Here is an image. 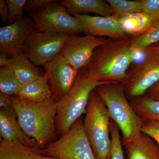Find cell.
<instances>
[{"label": "cell", "instance_id": "obj_1", "mask_svg": "<svg viewBox=\"0 0 159 159\" xmlns=\"http://www.w3.org/2000/svg\"><path fill=\"white\" fill-rule=\"evenodd\" d=\"M131 39L111 38L97 47L85 67L89 77L97 81L124 84L136 52L132 47Z\"/></svg>", "mask_w": 159, "mask_h": 159}, {"label": "cell", "instance_id": "obj_2", "mask_svg": "<svg viewBox=\"0 0 159 159\" xmlns=\"http://www.w3.org/2000/svg\"><path fill=\"white\" fill-rule=\"evenodd\" d=\"M11 97L20 126L41 149L58 139L56 128L58 100L53 98L45 102H34Z\"/></svg>", "mask_w": 159, "mask_h": 159}, {"label": "cell", "instance_id": "obj_3", "mask_svg": "<svg viewBox=\"0 0 159 159\" xmlns=\"http://www.w3.org/2000/svg\"><path fill=\"white\" fill-rule=\"evenodd\" d=\"M119 83L99 81L91 78L85 68L78 70L77 79L67 94L58 100L56 128L58 138L70 129L76 121L85 114L91 93L103 84Z\"/></svg>", "mask_w": 159, "mask_h": 159}, {"label": "cell", "instance_id": "obj_4", "mask_svg": "<svg viewBox=\"0 0 159 159\" xmlns=\"http://www.w3.org/2000/svg\"><path fill=\"white\" fill-rule=\"evenodd\" d=\"M95 90L105 103L111 119L119 126L122 134V144L142 132L143 121L128 101L124 84L120 83L103 84Z\"/></svg>", "mask_w": 159, "mask_h": 159}, {"label": "cell", "instance_id": "obj_5", "mask_svg": "<svg viewBox=\"0 0 159 159\" xmlns=\"http://www.w3.org/2000/svg\"><path fill=\"white\" fill-rule=\"evenodd\" d=\"M83 119L84 128L96 159H111V118L97 92L91 93Z\"/></svg>", "mask_w": 159, "mask_h": 159}, {"label": "cell", "instance_id": "obj_6", "mask_svg": "<svg viewBox=\"0 0 159 159\" xmlns=\"http://www.w3.org/2000/svg\"><path fill=\"white\" fill-rule=\"evenodd\" d=\"M41 152L59 159H96L84 131L82 116L66 134L46 145Z\"/></svg>", "mask_w": 159, "mask_h": 159}, {"label": "cell", "instance_id": "obj_7", "mask_svg": "<svg viewBox=\"0 0 159 159\" xmlns=\"http://www.w3.org/2000/svg\"><path fill=\"white\" fill-rule=\"evenodd\" d=\"M143 59L128 70L124 86L128 99L144 96L159 80V47L144 50Z\"/></svg>", "mask_w": 159, "mask_h": 159}, {"label": "cell", "instance_id": "obj_8", "mask_svg": "<svg viewBox=\"0 0 159 159\" xmlns=\"http://www.w3.org/2000/svg\"><path fill=\"white\" fill-rule=\"evenodd\" d=\"M29 15L35 29L39 31L71 35L83 33L77 18L70 14L57 1Z\"/></svg>", "mask_w": 159, "mask_h": 159}, {"label": "cell", "instance_id": "obj_9", "mask_svg": "<svg viewBox=\"0 0 159 159\" xmlns=\"http://www.w3.org/2000/svg\"><path fill=\"white\" fill-rule=\"evenodd\" d=\"M70 35L35 29L24 43L22 51L34 65L44 66L61 53Z\"/></svg>", "mask_w": 159, "mask_h": 159}, {"label": "cell", "instance_id": "obj_10", "mask_svg": "<svg viewBox=\"0 0 159 159\" xmlns=\"http://www.w3.org/2000/svg\"><path fill=\"white\" fill-rule=\"evenodd\" d=\"M111 38L86 34L70 35L63 46L61 54L77 70L85 68L97 47Z\"/></svg>", "mask_w": 159, "mask_h": 159}, {"label": "cell", "instance_id": "obj_11", "mask_svg": "<svg viewBox=\"0 0 159 159\" xmlns=\"http://www.w3.org/2000/svg\"><path fill=\"white\" fill-rule=\"evenodd\" d=\"M43 66L52 97L59 100L74 85L78 71L72 66L61 53Z\"/></svg>", "mask_w": 159, "mask_h": 159}, {"label": "cell", "instance_id": "obj_12", "mask_svg": "<svg viewBox=\"0 0 159 159\" xmlns=\"http://www.w3.org/2000/svg\"><path fill=\"white\" fill-rule=\"evenodd\" d=\"M33 21L28 16L0 28V51L11 56L22 51L24 43L34 31Z\"/></svg>", "mask_w": 159, "mask_h": 159}, {"label": "cell", "instance_id": "obj_13", "mask_svg": "<svg viewBox=\"0 0 159 159\" xmlns=\"http://www.w3.org/2000/svg\"><path fill=\"white\" fill-rule=\"evenodd\" d=\"M74 16L79 21L83 33L86 34L115 39L129 38L120 29L119 19L115 16H91L89 15Z\"/></svg>", "mask_w": 159, "mask_h": 159}, {"label": "cell", "instance_id": "obj_14", "mask_svg": "<svg viewBox=\"0 0 159 159\" xmlns=\"http://www.w3.org/2000/svg\"><path fill=\"white\" fill-rule=\"evenodd\" d=\"M0 136L2 140L41 150L34 139L27 135L20 126L13 107L0 109Z\"/></svg>", "mask_w": 159, "mask_h": 159}, {"label": "cell", "instance_id": "obj_15", "mask_svg": "<svg viewBox=\"0 0 159 159\" xmlns=\"http://www.w3.org/2000/svg\"><path fill=\"white\" fill-rule=\"evenodd\" d=\"M127 159H159V145L146 134L141 132L122 144Z\"/></svg>", "mask_w": 159, "mask_h": 159}, {"label": "cell", "instance_id": "obj_16", "mask_svg": "<svg viewBox=\"0 0 159 159\" xmlns=\"http://www.w3.org/2000/svg\"><path fill=\"white\" fill-rule=\"evenodd\" d=\"M57 2L64 6L73 16L88 15L89 13L101 16H114L107 1L104 0H60Z\"/></svg>", "mask_w": 159, "mask_h": 159}, {"label": "cell", "instance_id": "obj_17", "mask_svg": "<svg viewBox=\"0 0 159 159\" xmlns=\"http://www.w3.org/2000/svg\"><path fill=\"white\" fill-rule=\"evenodd\" d=\"M9 57L7 67L11 69L22 85L39 79L44 74L28 59L22 51Z\"/></svg>", "mask_w": 159, "mask_h": 159}, {"label": "cell", "instance_id": "obj_18", "mask_svg": "<svg viewBox=\"0 0 159 159\" xmlns=\"http://www.w3.org/2000/svg\"><path fill=\"white\" fill-rule=\"evenodd\" d=\"M15 97L34 102H43L53 99L45 72L43 76L26 84H23Z\"/></svg>", "mask_w": 159, "mask_h": 159}, {"label": "cell", "instance_id": "obj_19", "mask_svg": "<svg viewBox=\"0 0 159 159\" xmlns=\"http://www.w3.org/2000/svg\"><path fill=\"white\" fill-rule=\"evenodd\" d=\"M156 22L145 12L126 15L119 19L120 29L128 37H137L144 33Z\"/></svg>", "mask_w": 159, "mask_h": 159}, {"label": "cell", "instance_id": "obj_20", "mask_svg": "<svg viewBox=\"0 0 159 159\" xmlns=\"http://www.w3.org/2000/svg\"><path fill=\"white\" fill-rule=\"evenodd\" d=\"M41 150L1 139L0 159H37Z\"/></svg>", "mask_w": 159, "mask_h": 159}, {"label": "cell", "instance_id": "obj_21", "mask_svg": "<svg viewBox=\"0 0 159 159\" xmlns=\"http://www.w3.org/2000/svg\"><path fill=\"white\" fill-rule=\"evenodd\" d=\"M132 107L143 121L159 120V101L143 97L129 99Z\"/></svg>", "mask_w": 159, "mask_h": 159}, {"label": "cell", "instance_id": "obj_22", "mask_svg": "<svg viewBox=\"0 0 159 159\" xmlns=\"http://www.w3.org/2000/svg\"><path fill=\"white\" fill-rule=\"evenodd\" d=\"M159 43V20L155 22L144 33L132 38L131 45L136 51H144Z\"/></svg>", "mask_w": 159, "mask_h": 159}, {"label": "cell", "instance_id": "obj_23", "mask_svg": "<svg viewBox=\"0 0 159 159\" xmlns=\"http://www.w3.org/2000/svg\"><path fill=\"white\" fill-rule=\"evenodd\" d=\"M114 16L118 19L131 13L143 12L141 1L107 0Z\"/></svg>", "mask_w": 159, "mask_h": 159}, {"label": "cell", "instance_id": "obj_24", "mask_svg": "<svg viewBox=\"0 0 159 159\" xmlns=\"http://www.w3.org/2000/svg\"><path fill=\"white\" fill-rule=\"evenodd\" d=\"M22 84L19 81L13 72L8 67L0 69V91L9 96H14Z\"/></svg>", "mask_w": 159, "mask_h": 159}, {"label": "cell", "instance_id": "obj_25", "mask_svg": "<svg viewBox=\"0 0 159 159\" xmlns=\"http://www.w3.org/2000/svg\"><path fill=\"white\" fill-rule=\"evenodd\" d=\"M120 129L116 123L111 119V159H125L122 149Z\"/></svg>", "mask_w": 159, "mask_h": 159}, {"label": "cell", "instance_id": "obj_26", "mask_svg": "<svg viewBox=\"0 0 159 159\" xmlns=\"http://www.w3.org/2000/svg\"><path fill=\"white\" fill-rule=\"evenodd\" d=\"M26 0H6L9 9L8 25H11L18 20L22 19Z\"/></svg>", "mask_w": 159, "mask_h": 159}, {"label": "cell", "instance_id": "obj_27", "mask_svg": "<svg viewBox=\"0 0 159 159\" xmlns=\"http://www.w3.org/2000/svg\"><path fill=\"white\" fill-rule=\"evenodd\" d=\"M141 131L152 138L159 145V120L143 121Z\"/></svg>", "mask_w": 159, "mask_h": 159}, {"label": "cell", "instance_id": "obj_28", "mask_svg": "<svg viewBox=\"0 0 159 159\" xmlns=\"http://www.w3.org/2000/svg\"><path fill=\"white\" fill-rule=\"evenodd\" d=\"M143 12L150 16L155 21L159 20V0H141Z\"/></svg>", "mask_w": 159, "mask_h": 159}, {"label": "cell", "instance_id": "obj_29", "mask_svg": "<svg viewBox=\"0 0 159 159\" xmlns=\"http://www.w3.org/2000/svg\"><path fill=\"white\" fill-rule=\"evenodd\" d=\"M56 0H29L27 1L25 7V11L29 14L39 10L50 3Z\"/></svg>", "mask_w": 159, "mask_h": 159}, {"label": "cell", "instance_id": "obj_30", "mask_svg": "<svg viewBox=\"0 0 159 159\" xmlns=\"http://www.w3.org/2000/svg\"><path fill=\"white\" fill-rule=\"evenodd\" d=\"M142 97L153 100L159 101V80Z\"/></svg>", "mask_w": 159, "mask_h": 159}, {"label": "cell", "instance_id": "obj_31", "mask_svg": "<svg viewBox=\"0 0 159 159\" xmlns=\"http://www.w3.org/2000/svg\"><path fill=\"white\" fill-rule=\"evenodd\" d=\"M9 11L8 5L5 0L0 1V17L4 23H7L9 19Z\"/></svg>", "mask_w": 159, "mask_h": 159}, {"label": "cell", "instance_id": "obj_32", "mask_svg": "<svg viewBox=\"0 0 159 159\" xmlns=\"http://www.w3.org/2000/svg\"><path fill=\"white\" fill-rule=\"evenodd\" d=\"M12 107V100L11 96L0 93V109Z\"/></svg>", "mask_w": 159, "mask_h": 159}, {"label": "cell", "instance_id": "obj_33", "mask_svg": "<svg viewBox=\"0 0 159 159\" xmlns=\"http://www.w3.org/2000/svg\"><path fill=\"white\" fill-rule=\"evenodd\" d=\"M9 57H7L6 54L1 53L0 55V66L1 67H7L9 63Z\"/></svg>", "mask_w": 159, "mask_h": 159}, {"label": "cell", "instance_id": "obj_34", "mask_svg": "<svg viewBox=\"0 0 159 159\" xmlns=\"http://www.w3.org/2000/svg\"><path fill=\"white\" fill-rule=\"evenodd\" d=\"M37 159H59L57 158L54 157L47 156H44L43 155L41 154L39 155V156L38 157Z\"/></svg>", "mask_w": 159, "mask_h": 159}, {"label": "cell", "instance_id": "obj_35", "mask_svg": "<svg viewBox=\"0 0 159 159\" xmlns=\"http://www.w3.org/2000/svg\"><path fill=\"white\" fill-rule=\"evenodd\" d=\"M154 45H156L157 46H158V47H159V43H158Z\"/></svg>", "mask_w": 159, "mask_h": 159}]
</instances>
